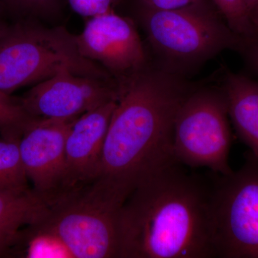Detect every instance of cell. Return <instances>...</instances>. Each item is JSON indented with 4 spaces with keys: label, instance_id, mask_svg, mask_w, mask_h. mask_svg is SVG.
I'll list each match as a JSON object with an SVG mask.
<instances>
[{
    "label": "cell",
    "instance_id": "1",
    "mask_svg": "<svg viewBox=\"0 0 258 258\" xmlns=\"http://www.w3.org/2000/svg\"><path fill=\"white\" fill-rule=\"evenodd\" d=\"M117 82L116 105L94 181L124 203L142 176L177 162L174 121L192 90L174 73L149 66Z\"/></svg>",
    "mask_w": 258,
    "mask_h": 258
},
{
    "label": "cell",
    "instance_id": "2",
    "mask_svg": "<svg viewBox=\"0 0 258 258\" xmlns=\"http://www.w3.org/2000/svg\"><path fill=\"white\" fill-rule=\"evenodd\" d=\"M175 162L140 178L119 214L120 258L217 257L213 188Z\"/></svg>",
    "mask_w": 258,
    "mask_h": 258
},
{
    "label": "cell",
    "instance_id": "3",
    "mask_svg": "<svg viewBox=\"0 0 258 258\" xmlns=\"http://www.w3.org/2000/svg\"><path fill=\"white\" fill-rule=\"evenodd\" d=\"M62 71L112 81L101 66L80 53L76 37L62 26L18 20L0 36V91L7 94L42 82Z\"/></svg>",
    "mask_w": 258,
    "mask_h": 258
},
{
    "label": "cell",
    "instance_id": "4",
    "mask_svg": "<svg viewBox=\"0 0 258 258\" xmlns=\"http://www.w3.org/2000/svg\"><path fill=\"white\" fill-rule=\"evenodd\" d=\"M121 206L93 181L52 199L35 224L55 234L74 258H120Z\"/></svg>",
    "mask_w": 258,
    "mask_h": 258
},
{
    "label": "cell",
    "instance_id": "5",
    "mask_svg": "<svg viewBox=\"0 0 258 258\" xmlns=\"http://www.w3.org/2000/svg\"><path fill=\"white\" fill-rule=\"evenodd\" d=\"M140 19L153 50L170 67L196 66L222 51L243 52L245 47V39L205 2L175 10L142 8Z\"/></svg>",
    "mask_w": 258,
    "mask_h": 258
},
{
    "label": "cell",
    "instance_id": "6",
    "mask_svg": "<svg viewBox=\"0 0 258 258\" xmlns=\"http://www.w3.org/2000/svg\"><path fill=\"white\" fill-rule=\"evenodd\" d=\"M223 91H191L176 114L173 153L179 164L206 167L218 175L232 173L229 164L232 134Z\"/></svg>",
    "mask_w": 258,
    "mask_h": 258
},
{
    "label": "cell",
    "instance_id": "7",
    "mask_svg": "<svg viewBox=\"0 0 258 258\" xmlns=\"http://www.w3.org/2000/svg\"><path fill=\"white\" fill-rule=\"evenodd\" d=\"M213 187L217 257L258 258V159L247 154L237 171Z\"/></svg>",
    "mask_w": 258,
    "mask_h": 258
},
{
    "label": "cell",
    "instance_id": "8",
    "mask_svg": "<svg viewBox=\"0 0 258 258\" xmlns=\"http://www.w3.org/2000/svg\"><path fill=\"white\" fill-rule=\"evenodd\" d=\"M75 37L81 55L117 79L148 66L147 52L133 20L114 10L88 18L82 32Z\"/></svg>",
    "mask_w": 258,
    "mask_h": 258
},
{
    "label": "cell",
    "instance_id": "9",
    "mask_svg": "<svg viewBox=\"0 0 258 258\" xmlns=\"http://www.w3.org/2000/svg\"><path fill=\"white\" fill-rule=\"evenodd\" d=\"M117 98V81L62 71L34 85L19 101L32 117L71 119Z\"/></svg>",
    "mask_w": 258,
    "mask_h": 258
},
{
    "label": "cell",
    "instance_id": "10",
    "mask_svg": "<svg viewBox=\"0 0 258 258\" xmlns=\"http://www.w3.org/2000/svg\"><path fill=\"white\" fill-rule=\"evenodd\" d=\"M77 118H33L20 137L24 169L33 184L32 190L46 203L62 191L66 139Z\"/></svg>",
    "mask_w": 258,
    "mask_h": 258
},
{
    "label": "cell",
    "instance_id": "11",
    "mask_svg": "<svg viewBox=\"0 0 258 258\" xmlns=\"http://www.w3.org/2000/svg\"><path fill=\"white\" fill-rule=\"evenodd\" d=\"M116 101L97 107L74 122L66 139V172L60 194L91 184L98 177L105 139Z\"/></svg>",
    "mask_w": 258,
    "mask_h": 258
},
{
    "label": "cell",
    "instance_id": "12",
    "mask_svg": "<svg viewBox=\"0 0 258 258\" xmlns=\"http://www.w3.org/2000/svg\"><path fill=\"white\" fill-rule=\"evenodd\" d=\"M223 92L236 132L258 159V81L227 72Z\"/></svg>",
    "mask_w": 258,
    "mask_h": 258
},
{
    "label": "cell",
    "instance_id": "13",
    "mask_svg": "<svg viewBox=\"0 0 258 258\" xmlns=\"http://www.w3.org/2000/svg\"><path fill=\"white\" fill-rule=\"evenodd\" d=\"M11 257L74 258L60 238L35 223L20 230Z\"/></svg>",
    "mask_w": 258,
    "mask_h": 258
},
{
    "label": "cell",
    "instance_id": "14",
    "mask_svg": "<svg viewBox=\"0 0 258 258\" xmlns=\"http://www.w3.org/2000/svg\"><path fill=\"white\" fill-rule=\"evenodd\" d=\"M20 139L0 137V191L24 192L31 190L20 157Z\"/></svg>",
    "mask_w": 258,
    "mask_h": 258
},
{
    "label": "cell",
    "instance_id": "15",
    "mask_svg": "<svg viewBox=\"0 0 258 258\" xmlns=\"http://www.w3.org/2000/svg\"><path fill=\"white\" fill-rule=\"evenodd\" d=\"M32 117L18 100L0 91V134L6 137H21Z\"/></svg>",
    "mask_w": 258,
    "mask_h": 258
},
{
    "label": "cell",
    "instance_id": "16",
    "mask_svg": "<svg viewBox=\"0 0 258 258\" xmlns=\"http://www.w3.org/2000/svg\"><path fill=\"white\" fill-rule=\"evenodd\" d=\"M224 20L239 36L250 40L258 32L251 20V15L244 0H213Z\"/></svg>",
    "mask_w": 258,
    "mask_h": 258
},
{
    "label": "cell",
    "instance_id": "17",
    "mask_svg": "<svg viewBox=\"0 0 258 258\" xmlns=\"http://www.w3.org/2000/svg\"><path fill=\"white\" fill-rule=\"evenodd\" d=\"M10 16L18 20H36L55 16L60 10V0H0Z\"/></svg>",
    "mask_w": 258,
    "mask_h": 258
},
{
    "label": "cell",
    "instance_id": "18",
    "mask_svg": "<svg viewBox=\"0 0 258 258\" xmlns=\"http://www.w3.org/2000/svg\"><path fill=\"white\" fill-rule=\"evenodd\" d=\"M76 14L90 18L111 11L118 0H66Z\"/></svg>",
    "mask_w": 258,
    "mask_h": 258
},
{
    "label": "cell",
    "instance_id": "19",
    "mask_svg": "<svg viewBox=\"0 0 258 258\" xmlns=\"http://www.w3.org/2000/svg\"><path fill=\"white\" fill-rule=\"evenodd\" d=\"M142 8L155 10L179 9L204 2V0H139Z\"/></svg>",
    "mask_w": 258,
    "mask_h": 258
},
{
    "label": "cell",
    "instance_id": "20",
    "mask_svg": "<svg viewBox=\"0 0 258 258\" xmlns=\"http://www.w3.org/2000/svg\"><path fill=\"white\" fill-rule=\"evenodd\" d=\"M243 53H245L254 71L258 74V35L247 40Z\"/></svg>",
    "mask_w": 258,
    "mask_h": 258
},
{
    "label": "cell",
    "instance_id": "21",
    "mask_svg": "<svg viewBox=\"0 0 258 258\" xmlns=\"http://www.w3.org/2000/svg\"><path fill=\"white\" fill-rule=\"evenodd\" d=\"M8 15H8V12L6 11L4 6L0 2V36L8 30L10 25H11L8 23V20H7Z\"/></svg>",
    "mask_w": 258,
    "mask_h": 258
},
{
    "label": "cell",
    "instance_id": "22",
    "mask_svg": "<svg viewBox=\"0 0 258 258\" xmlns=\"http://www.w3.org/2000/svg\"><path fill=\"white\" fill-rule=\"evenodd\" d=\"M251 20H252L254 28L258 32V5L251 12Z\"/></svg>",
    "mask_w": 258,
    "mask_h": 258
},
{
    "label": "cell",
    "instance_id": "23",
    "mask_svg": "<svg viewBox=\"0 0 258 258\" xmlns=\"http://www.w3.org/2000/svg\"><path fill=\"white\" fill-rule=\"evenodd\" d=\"M244 2L251 15V12L258 5V0H244Z\"/></svg>",
    "mask_w": 258,
    "mask_h": 258
}]
</instances>
